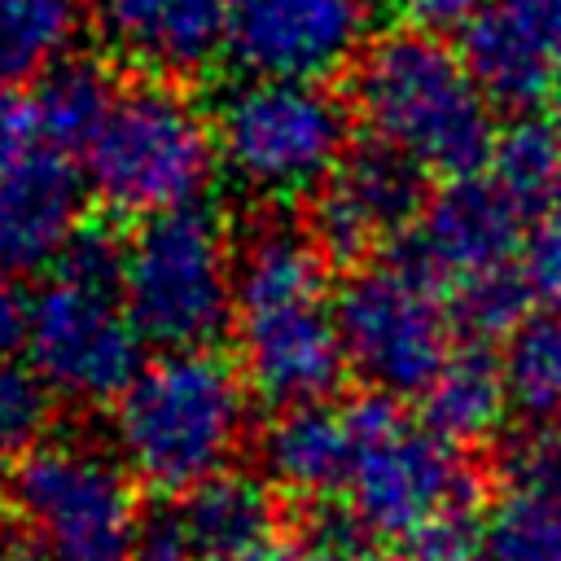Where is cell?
I'll return each mask as SVG.
<instances>
[{
    "label": "cell",
    "instance_id": "2",
    "mask_svg": "<svg viewBox=\"0 0 561 561\" xmlns=\"http://www.w3.org/2000/svg\"><path fill=\"white\" fill-rule=\"evenodd\" d=\"M351 114L421 171L478 175L495 149L491 101L465 57L425 31H390L351 66Z\"/></svg>",
    "mask_w": 561,
    "mask_h": 561
},
{
    "label": "cell",
    "instance_id": "18",
    "mask_svg": "<svg viewBox=\"0 0 561 561\" xmlns=\"http://www.w3.org/2000/svg\"><path fill=\"white\" fill-rule=\"evenodd\" d=\"M175 526L202 561H228L259 543H272L276 500L263 478L245 469H224L180 500Z\"/></svg>",
    "mask_w": 561,
    "mask_h": 561
},
{
    "label": "cell",
    "instance_id": "21",
    "mask_svg": "<svg viewBox=\"0 0 561 561\" xmlns=\"http://www.w3.org/2000/svg\"><path fill=\"white\" fill-rule=\"evenodd\" d=\"M88 0H0V83H39L70 61Z\"/></svg>",
    "mask_w": 561,
    "mask_h": 561
},
{
    "label": "cell",
    "instance_id": "20",
    "mask_svg": "<svg viewBox=\"0 0 561 561\" xmlns=\"http://www.w3.org/2000/svg\"><path fill=\"white\" fill-rule=\"evenodd\" d=\"M118 88L105 66L70 57L35 83V131L53 153H83L110 118Z\"/></svg>",
    "mask_w": 561,
    "mask_h": 561
},
{
    "label": "cell",
    "instance_id": "37",
    "mask_svg": "<svg viewBox=\"0 0 561 561\" xmlns=\"http://www.w3.org/2000/svg\"><path fill=\"white\" fill-rule=\"evenodd\" d=\"M548 123L557 127V136H561V79L552 83V92H548Z\"/></svg>",
    "mask_w": 561,
    "mask_h": 561
},
{
    "label": "cell",
    "instance_id": "30",
    "mask_svg": "<svg viewBox=\"0 0 561 561\" xmlns=\"http://www.w3.org/2000/svg\"><path fill=\"white\" fill-rule=\"evenodd\" d=\"M298 561H390L377 548V535H368L364 526H342V522H320L307 530Z\"/></svg>",
    "mask_w": 561,
    "mask_h": 561
},
{
    "label": "cell",
    "instance_id": "4",
    "mask_svg": "<svg viewBox=\"0 0 561 561\" xmlns=\"http://www.w3.org/2000/svg\"><path fill=\"white\" fill-rule=\"evenodd\" d=\"M215 171V123L180 83L167 79L118 88L110 118L83 149L88 193H96L110 215L140 224L184 206H202Z\"/></svg>",
    "mask_w": 561,
    "mask_h": 561
},
{
    "label": "cell",
    "instance_id": "3",
    "mask_svg": "<svg viewBox=\"0 0 561 561\" xmlns=\"http://www.w3.org/2000/svg\"><path fill=\"white\" fill-rule=\"evenodd\" d=\"M250 386L237 364L202 351H162L114 399V456L162 495H188L232 469L250 434Z\"/></svg>",
    "mask_w": 561,
    "mask_h": 561
},
{
    "label": "cell",
    "instance_id": "1",
    "mask_svg": "<svg viewBox=\"0 0 561 561\" xmlns=\"http://www.w3.org/2000/svg\"><path fill=\"white\" fill-rule=\"evenodd\" d=\"M329 254L311 228L267 219L237 250L232 337L245 386L272 408L329 403L346 364Z\"/></svg>",
    "mask_w": 561,
    "mask_h": 561
},
{
    "label": "cell",
    "instance_id": "22",
    "mask_svg": "<svg viewBox=\"0 0 561 561\" xmlns=\"http://www.w3.org/2000/svg\"><path fill=\"white\" fill-rule=\"evenodd\" d=\"M513 412L530 425L561 421V311L526 316L500 355Z\"/></svg>",
    "mask_w": 561,
    "mask_h": 561
},
{
    "label": "cell",
    "instance_id": "35",
    "mask_svg": "<svg viewBox=\"0 0 561 561\" xmlns=\"http://www.w3.org/2000/svg\"><path fill=\"white\" fill-rule=\"evenodd\" d=\"M131 561H202V557H197L193 543L180 535V526L167 522V526H158V530H145V539H140V548H136Z\"/></svg>",
    "mask_w": 561,
    "mask_h": 561
},
{
    "label": "cell",
    "instance_id": "24",
    "mask_svg": "<svg viewBox=\"0 0 561 561\" xmlns=\"http://www.w3.org/2000/svg\"><path fill=\"white\" fill-rule=\"evenodd\" d=\"M486 561H561V495L504 486L486 513Z\"/></svg>",
    "mask_w": 561,
    "mask_h": 561
},
{
    "label": "cell",
    "instance_id": "17",
    "mask_svg": "<svg viewBox=\"0 0 561 561\" xmlns=\"http://www.w3.org/2000/svg\"><path fill=\"white\" fill-rule=\"evenodd\" d=\"M465 66L473 70L478 88L486 92L491 105H508V110H526L530 101L548 96L552 83L561 79L557 57L548 53V44L500 0H491L469 26H465V44H460Z\"/></svg>",
    "mask_w": 561,
    "mask_h": 561
},
{
    "label": "cell",
    "instance_id": "14",
    "mask_svg": "<svg viewBox=\"0 0 561 561\" xmlns=\"http://www.w3.org/2000/svg\"><path fill=\"white\" fill-rule=\"evenodd\" d=\"M232 0H88L101 48L140 79L184 83L228 57Z\"/></svg>",
    "mask_w": 561,
    "mask_h": 561
},
{
    "label": "cell",
    "instance_id": "27",
    "mask_svg": "<svg viewBox=\"0 0 561 561\" xmlns=\"http://www.w3.org/2000/svg\"><path fill=\"white\" fill-rule=\"evenodd\" d=\"M500 478L504 486H517V491L561 495V421L513 434L500 451Z\"/></svg>",
    "mask_w": 561,
    "mask_h": 561
},
{
    "label": "cell",
    "instance_id": "7",
    "mask_svg": "<svg viewBox=\"0 0 561 561\" xmlns=\"http://www.w3.org/2000/svg\"><path fill=\"white\" fill-rule=\"evenodd\" d=\"M4 504L48 561H131L145 539L136 478L83 438H48L18 456Z\"/></svg>",
    "mask_w": 561,
    "mask_h": 561
},
{
    "label": "cell",
    "instance_id": "13",
    "mask_svg": "<svg viewBox=\"0 0 561 561\" xmlns=\"http://www.w3.org/2000/svg\"><path fill=\"white\" fill-rule=\"evenodd\" d=\"M425 171L381 140L342 158L311 202V237L337 263H359L381 245H399L425 210Z\"/></svg>",
    "mask_w": 561,
    "mask_h": 561
},
{
    "label": "cell",
    "instance_id": "12",
    "mask_svg": "<svg viewBox=\"0 0 561 561\" xmlns=\"http://www.w3.org/2000/svg\"><path fill=\"white\" fill-rule=\"evenodd\" d=\"M526 215L508 202V193L495 180L460 175L447 180L412 224V232L399 241L403 263L416 267L438 289H465L482 276L508 272L522 259L526 241Z\"/></svg>",
    "mask_w": 561,
    "mask_h": 561
},
{
    "label": "cell",
    "instance_id": "36",
    "mask_svg": "<svg viewBox=\"0 0 561 561\" xmlns=\"http://www.w3.org/2000/svg\"><path fill=\"white\" fill-rule=\"evenodd\" d=\"M228 561H298V552H289V548H280V543L272 539V543H259V548H250V552H241V557H228Z\"/></svg>",
    "mask_w": 561,
    "mask_h": 561
},
{
    "label": "cell",
    "instance_id": "16",
    "mask_svg": "<svg viewBox=\"0 0 561 561\" xmlns=\"http://www.w3.org/2000/svg\"><path fill=\"white\" fill-rule=\"evenodd\" d=\"M263 473L272 486L298 500H324L346 491L355 465V430L351 412L333 403L280 408V416L263 430L259 443Z\"/></svg>",
    "mask_w": 561,
    "mask_h": 561
},
{
    "label": "cell",
    "instance_id": "38",
    "mask_svg": "<svg viewBox=\"0 0 561 561\" xmlns=\"http://www.w3.org/2000/svg\"><path fill=\"white\" fill-rule=\"evenodd\" d=\"M0 561H48V557H44V552H35V548L26 543V548H4V552H0Z\"/></svg>",
    "mask_w": 561,
    "mask_h": 561
},
{
    "label": "cell",
    "instance_id": "11",
    "mask_svg": "<svg viewBox=\"0 0 561 561\" xmlns=\"http://www.w3.org/2000/svg\"><path fill=\"white\" fill-rule=\"evenodd\" d=\"M368 0H232L228 61L245 79L329 83L368 48Z\"/></svg>",
    "mask_w": 561,
    "mask_h": 561
},
{
    "label": "cell",
    "instance_id": "29",
    "mask_svg": "<svg viewBox=\"0 0 561 561\" xmlns=\"http://www.w3.org/2000/svg\"><path fill=\"white\" fill-rule=\"evenodd\" d=\"M517 267L530 298L548 311H561V210H548L535 219V228L522 241Z\"/></svg>",
    "mask_w": 561,
    "mask_h": 561
},
{
    "label": "cell",
    "instance_id": "15",
    "mask_svg": "<svg viewBox=\"0 0 561 561\" xmlns=\"http://www.w3.org/2000/svg\"><path fill=\"white\" fill-rule=\"evenodd\" d=\"M88 206V180L66 153L31 149L0 171V280L57 272L79 241Z\"/></svg>",
    "mask_w": 561,
    "mask_h": 561
},
{
    "label": "cell",
    "instance_id": "10",
    "mask_svg": "<svg viewBox=\"0 0 561 561\" xmlns=\"http://www.w3.org/2000/svg\"><path fill=\"white\" fill-rule=\"evenodd\" d=\"M451 307L434 280H425L403 259L373 263L351 272L337 289V329L346 364L377 394H421L434 373L447 364L451 346Z\"/></svg>",
    "mask_w": 561,
    "mask_h": 561
},
{
    "label": "cell",
    "instance_id": "28",
    "mask_svg": "<svg viewBox=\"0 0 561 561\" xmlns=\"http://www.w3.org/2000/svg\"><path fill=\"white\" fill-rule=\"evenodd\" d=\"M403 561H486V522L460 504L403 539Z\"/></svg>",
    "mask_w": 561,
    "mask_h": 561
},
{
    "label": "cell",
    "instance_id": "9",
    "mask_svg": "<svg viewBox=\"0 0 561 561\" xmlns=\"http://www.w3.org/2000/svg\"><path fill=\"white\" fill-rule=\"evenodd\" d=\"M355 430V465L346 478L351 522L377 539H412L434 517L469 504L473 478L456 443L430 425H412L390 394L346 403Z\"/></svg>",
    "mask_w": 561,
    "mask_h": 561
},
{
    "label": "cell",
    "instance_id": "5",
    "mask_svg": "<svg viewBox=\"0 0 561 561\" xmlns=\"http://www.w3.org/2000/svg\"><path fill=\"white\" fill-rule=\"evenodd\" d=\"M118 259L123 245L101 228H83L61 267L35 294L26 355L57 399L114 403L145 368V337L118 294Z\"/></svg>",
    "mask_w": 561,
    "mask_h": 561
},
{
    "label": "cell",
    "instance_id": "19",
    "mask_svg": "<svg viewBox=\"0 0 561 561\" xmlns=\"http://www.w3.org/2000/svg\"><path fill=\"white\" fill-rule=\"evenodd\" d=\"M421 399H425V425L456 447L491 438L513 408L500 355H491L478 342L456 346L447 364L434 373V381L421 390Z\"/></svg>",
    "mask_w": 561,
    "mask_h": 561
},
{
    "label": "cell",
    "instance_id": "6",
    "mask_svg": "<svg viewBox=\"0 0 561 561\" xmlns=\"http://www.w3.org/2000/svg\"><path fill=\"white\" fill-rule=\"evenodd\" d=\"M237 254L224 219L206 206H184L136 224L118 259V294L158 351H202L232 329Z\"/></svg>",
    "mask_w": 561,
    "mask_h": 561
},
{
    "label": "cell",
    "instance_id": "23",
    "mask_svg": "<svg viewBox=\"0 0 561 561\" xmlns=\"http://www.w3.org/2000/svg\"><path fill=\"white\" fill-rule=\"evenodd\" d=\"M491 180L522 215H548L561 197V136L548 118H517L495 136Z\"/></svg>",
    "mask_w": 561,
    "mask_h": 561
},
{
    "label": "cell",
    "instance_id": "32",
    "mask_svg": "<svg viewBox=\"0 0 561 561\" xmlns=\"http://www.w3.org/2000/svg\"><path fill=\"white\" fill-rule=\"evenodd\" d=\"M482 9H486V0H399L403 22L412 31H425V35L465 31Z\"/></svg>",
    "mask_w": 561,
    "mask_h": 561
},
{
    "label": "cell",
    "instance_id": "34",
    "mask_svg": "<svg viewBox=\"0 0 561 561\" xmlns=\"http://www.w3.org/2000/svg\"><path fill=\"white\" fill-rule=\"evenodd\" d=\"M504 9H513L543 44H548V53L557 57V66H561V0H500Z\"/></svg>",
    "mask_w": 561,
    "mask_h": 561
},
{
    "label": "cell",
    "instance_id": "31",
    "mask_svg": "<svg viewBox=\"0 0 561 561\" xmlns=\"http://www.w3.org/2000/svg\"><path fill=\"white\" fill-rule=\"evenodd\" d=\"M35 136V105L13 83H0V171L22 162Z\"/></svg>",
    "mask_w": 561,
    "mask_h": 561
},
{
    "label": "cell",
    "instance_id": "33",
    "mask_svg": "<svg viewBox=\"0 0 561 561\" xmlns=\"http://www.w3.org/2000/svg\"><path fill=\"white\" fill-rule=\"evenodd\" d=\"M31 324H35V298L18 280H0V359H18L31 351Z\"/></svg>",
    "mask_w": 561,
    "mask_h": 561
},
{
    "label": "cell",
    "instance_id": "8",
    "mask_svg": "<svg viewBox=\"0 0 561 561\" xmlns=\"http://www.w3.org/2000/svg\"><path fill=\"white\" fill-rule=\"evenodd\" d=\"M219 167L254 197H302L351 153V105L329 83L294 79H241L215 114Z\"/></svg>",
    "mask_w": 561,
    "mask_h": 561
},
{
    "label": "cell",
    "instance_id": "26",
    "mask_svg": "<svg viewBox=\"0 0 561 561\" xmlns=\"http://www.w3.org/2000/svg\"><path fill=\"white\" fill-rule=\"evenodd\" d=\"M530 302L535 298L522 280V267H508V272H495V276H482V280L456 289L451 294V316L473 337H495V333H513L526 320Z\"/></svg>",
    "mask_w": 561,
    "mask_h": 561
},
{
    "label": "cell",
    "instance_id": "25",
    "mask_svg": "<svg viewBox=\"0 0 561 561\" xmlns=\"http://www.w3.org/2000/svg\"><path fill=\"white\" fill-rule=\"evenodd\" d=\"M57 390L31 359H0V456H26L48 443Z\"/></svg>",
    "mask_w": 561,
    "mask_h": 561
}]
</instances>
